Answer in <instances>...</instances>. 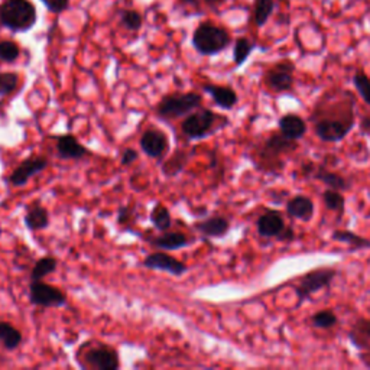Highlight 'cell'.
<instances>
[{
	"instance_id": "1",
	"label": "cell",
	"mask_w": 370,
	"mask_h": 370,
	"mask_svg": "<svg viewBox=\"0 0 370 370\" xmlns=\"http://www.w3.org/2000/svg\"><path fill=\"white\" fill-rule=\"evenodd\" d=\"M0 23L12 32H27L37 23V9L27 0H5L0 5Z\"/></svg>"
},
{
	"instance_id": "2",
	"label": "cell",
	"mask_w": 370,
	"mask_h": 370,
	"mask_svg": "<svg viewBox=\"0 0 370 370\" xmlns=\"http://www.w3.org/2000/svg\"><path fill=\"white\" fill-rule=\"evenodd\" d=\"M230 44V35L223 27L211 23H202L192 35V47L202 55L210 56L221 52Z\"/></svg>"
},
{
	"instance_id": "3",
	"label": "cell",
	"mask_w": 370,
	"mask_h": 370,
	"mask_svg": "<svg viewBox=\"0 0 370 370\" xmlns=\"http://www.w3.org/2000/svg\"><path fill=\"white\" fill-rule=\"evenodd\" d=\"M203 97L194 92L183 94H169L159 101L156 113L162 119H180L188 116L194 110L200 109Z\"/></svg>"
},
{
	"instance_id": "4",
	"label": "cell",
	"mask_w": 370,
	"mask_h": 370,
	"mask_svg": "<svg viewBox=\"0 0 370 370\" xmlns=\"http://www.w3.org/2000/svg\"><path fill=\"white\" fill-rule=\"evenodd\" d=\"M335 276L337 271L334 268H319L302 275L300 278V283L295 287L298 305L304 304L312 294L328 288Z\"/></svg>"
},
{
	"instance_id": "5",
	"label": "cell",
	"mask_w": 370,
	"mask_h": 370,
	"mask_svg": "<svg viewBox=\"0 0 370 370\" xmlns=\"http://www.w3.org/2000/svg\"><path fill=\"white\" fill-rule=\"evenodd\" d=\"M217 121L218 115H216L210 109H197L183 121L181 132L191 140L204 139L213 133Z\"/></svg>"
},
{
	"instance_id": "6",
	"label": "cell",
	"mask_w": 370,
	"mask_h": 370,
	"mask_svg": "<svg viewBox=\"0 0 370 370\" xmlns=\"http://www.w3.org/2000/svg\"><path fill=\"white\" fill-rule=\"evenodd\" d=\"M78 362L82 369L93 370H116L121 366L118 352L106 345H96L87 349Z\"/></svg>"
},
{
	"instance_id": "7",
	"label": "cell",
	"mask_w": 370,
	"mask_h": 370,
	"mask_svg": "<svg viewBox=\"0 0 370 370\" xmlns=\"http://www.w3.org/2000/svg\"><path fill=\"white\" fill-rule=\"evenodd\" d=\"M298 144L297 140L288 139L287 136L280 135H272L269 136L265 144L262 145V149L259 152L261 159L266 164L265 169L266 171H276L278 169V164L283 165L282 161L279 159V156L282 154H288V152H294L297 149Z\"/></svg>"
},
{
	"instance_id": "8",
	"label": "cell",
	"mask_w": 370,
	"mask_h": 370,
	"mask_svg": "<svg viewBox=\"0 0 370 370\" xmlns=\"http://www.w3.org/2000/svg\"><path fill=\"white\" fill-rule=\"evenodd\" d=\"M30 301L42 308H61L67 304V295L61 290L48 285L42 280H31Z\"/></svg>"
},
{
	"instance_id": "9",
	"label": "cell",
	"mask_w": 370,
	"mask_h": 370,
	"mask_svg": "<svg viewBox=\"0 0 370 370\" xmlns=\"http://www.w3.org/2000/svg\"><path fill=\"white\" fill-rule=\"evenodd\" d=\"M48 158L45 156H30L23 159L9 177V183L13 187H23L31 178L37 174L44 173L48 168Z\"/></svg>"
},
{
	"instance_id": "10",
	"label": "cell",
	"mask_w": 370,
	"mask_h": 370,
	"mask_svg": "<svg viewBox=\"0 0 370 370\" xmlns=\"http://www.w3.org/2000/svg\"><path fill=\"white\" fill-rule=\"evenodd\" d=\"M144 266L147 269L166 272V273L177 276V278H180L188 272V266L184 262H181L180 259L174 258V256H171L165 252H154V253L148 254L144 261Z\"/></svg>"
},
{
	"instance_id": "11",
	"label": "cell",
	"mask_w": 370,
	"mask_h": 370,
	"mask_svg": "<svg viewBox=\"0 0 370 370\" xmlns=\"http://www.w3.org/2000/svg\"><path fill=\"white\" fill-rule=\"evenodd\" d=\"M354 121H340L334 118H321L316 122V135L324 142H340L343 140L352 130Z\"/></svg>"
},
{
	"instance_id": "12",
	"label": "cell",
	"mask_w": 370,
	"mask_h": 370,
	"mask_svg": "<svg viewBox=\"0 0 370 370\" xmlns=\"http://www.w3.org/2000/svg\"><path fill=\"white\" fill-rule=\"evenodd\" d=\"M294 64L283 61L272 67L265 75V84L276 93L290 92L294 85Z\"/></svg>"
},
{
	"instance_id": "13",
	"label": "cell",
	"mask_w": 370,
	"mask_h": 370,
	"mask_svg": "<svg viewBox=\"0 0 370 370\" xmlns=\"http://www.w3.org/2000/svg\"><path fill=\"white\" fill-rule=\"evenodd\" d=\"M168 147L166 135L158 129H149L140 137V149L149 158H161L168 151Z\"/></svg>"
},
{
	"instance_id": "14",
	"label": "cell",
	"mask_w": 370,
	"mask_h": 370,
	"mask_svg": "<svg viewBox=\"0 0 370 370\" xmlns=\"http://www.w3.org/2000/svg\"><path fill=\"white\" fill-rule=\"evenodd\" d=\"M55 148L58 156L66 161H78L90 155L89 149L80 144L78 139L73 135H61L56 137Z\"/></svg>"
},
{
	"instance_id": "15",
	"label": "cell",
	"mask_w": 370,
	"mask_h": 370,
	"mask_svg": "<svg viewBox=\"0 0 370 370\" xmlns=\"http://www.w3.org/2000/svg\"><path fill=\"white\" fill-rule=\"evenodd\" d=\"M304 173L308 174L312 178H316V180H319L321 183H324L327 187H330L333 190H337V191H346L350 187L349 183L343 177H341L340 174L333 173V171L327 169L323 165L316 166V165L309 164V165H307L304 168Z\"/></svg>"
},
{
	"instance_id": "16",
	"label": "cell",
	"mask_w": 370,
	"mask_h": 370,
	"mask_svg": "<svg viewBox=\"0 0 370 370\" xmlns=\"http://www.w3.org/2000/svg\"><path fill=\"white\" fill-rule=\"evenodd\" d=\"M256 227H258V233L262 238H278L287 226L280 213L269 210L259 217Z\"/></svg>"
},
{
	"instance_id": "17",
	"label": "cell",
	"mask_w": 370,
	"mask_h": 370,
	"mask_svg": "<svg viewBox=\"0 0 370 370\" xmlns=\"http://www.w3.org/2000/svg\"><path fill=\"white\" fill-rule=\"evenodd\" d=\"M204 93L210 94L214 103L224 109V110H232L238 104V94L232 87L227 85H216V84H204L203 85Z\"/></svg>"
},
{
	"instance_id": "18",
	"label": "cell",
	"mask_w": 370,
	"mask_h": 370,
	"mask_svg": "<svg viewBox=\"0 0 370 370\" xmlns=\"http://www.w3.org/2000/svg\"><path fill=\"white\" fill-rule=\"evenodd\" d=\"M197 230L207 238H223L230 230V221L223 216L209 217L198 223Z\"/></svg>"
},
{
	"instance_id": "19",
	"label": "cell",
	"mask_w": 370,
	"mask_h": 370,
	"mask_svg": "<svg viewBox=\"0 0 370 370\" xmlns=\"http://www.w3.org/2000/svg\"><path fill=\"white\" fill-rule=\"evenodd\" d=\"M191 239L183 232H165L164 235L151 239V246L162 250H180L190 246Z\"/></svg>"
},
{
	"instance_id": "20",
	"label": "cell",
	"mask_w": 370,
	"mask_h": 370,
	"mask_svg": "<svg viewBox=\"0 0 370 370\" xmlns=\"http://www.w3.org/2000/svg\"><path fill=\"white\" fill-rule=\"evenodd\" d=\"M349 340L357 350L370 353V320H357L349 331Z\"/></svg>"
},
{
	"instance_id": "21",
	"label": "cell",
	"mask_w": 370,
	"mask_h": 370,
	"mask_svg": "<svg viewBox=\"0 0 370 370\" xmlns=\"http://www.w3.org/2000/svg\"><path fill=\"white\" fill-rule=\"evenodd\" d=\"M23 220H25V226L31 232L45 230L49 226V213L44 206L32 204L26 209Z\"/></svg>"
},
{
	"instance_id": "22",
	"label": "cell",
	"mask_w": 370,
	"mask_h": 370,
	"mask_svg": "<svg viewBox=\"0 0 370 370\" xmlns=\"http://www.w3.org/2000/svg\"><path fill=\"white\" fill-rule=\"evenodd\" d=\"M287 213L292 218L309 221L314 216V204L305 195H295L287 203Z\"/></svg>"
},
{
	"instance_id": "23",
	"label": "cell",
	"mask_w": 370,
	"mask_h": 370,
	"mask_svg": "<svg viewBox=\"0 0 370 370\" xmlns=\"http://www.w3.org/2000/svg\"><path fill=\"white\" fill-rule=\"evenodd\" d=\"M279 129L283 136L292 140H298L305 136L307 123L298 115L290 113V115H285L279 119Z\"/></svg>"
},
{
	"instance_id": "24",
	"label": "cell",
	"mask_w": 370,
	"mask_h": 370,
	"mask_svg": "<svg viewBox=\"0 0 370 370\" xmlns=\"http://www.w3.org/2000/svg\"><path fill=\"white\" fill-rule=\"evenodd\" d=\"M22 333L11 323L0 321V343L8 352L16 350L22 345Z\"/></svg>"
},
{
	"instance_id": "25",
	"label": "cell",
	"mask_w": 370,
	"mask_h": 370,
	"mask_svg": "<svg viewBox=\"0 0 370 370\" xmlns=\"http://www.w3.org/2000/svg\"><path fill=\"white\" fill-rule=\"evenodd\" d=\"M331 239L340 243L349 245L353 250H363V249H370V240L356 235L354 232L350 230H334L331 233Z\"/></svg>"
},
{
	"instance_id": "26",
	"label": "cell",
	"mask_w": 370,
	"mask_h": 370,
	"mask_svg": "<svg viewBox=\"0 0 370 370\" xmlns=\"http://www.w3.org/2000/svg\"><path fill=\"white\" fill-rule=\"evenodd\" d=\"M190 159V154L185 151H178L173 156H171L164 165H162V173L168 177H175L181 171L187 166Z\"/></svg>"
},
{
	"instance_id": "27",
	"label": "cell",
	"mask_w": 370,
	"mask_h": 370,
	"mask_svg": "<svg viewBox=\"0 0 370 370\" xmlns=\"http://www.w3.org/2000/svg\"><path fill=\"white\" fill-rule=\"evenodd\" d=\"M151 223L159 232H166L173 226V217L164 204H156L151 211Z\"/></svg>"
},
{
	"instance_id": "28",
	"label": "cell",
	"mask_w": 370,
	"mask_h": 370,
	"mask_svg": "<svg viewBox=\"0 0 370 370\" xmlns=\"http://www.w3.org/2000/svg\"><path fill=\"white\" fill-rule=\"evenodd\" d=\"M56 265H58V262L52 256H45V258L38 259L32 268L31 280H42L45 276L56 271Z\"/></svg>"
},
{
	"instance_id": "29",
	"label": "cell",
	"mask_w": 370,
	"mask_h": 370,
	"mask_svg": "<svg viewBox=\"0 0 370 370\" xmlns=\"http://www.w3.org/2000/svg\"><path fill=\"white\" fill-rule=\"evenodd\" d=\"M275 11L273 0H254L253 19L258 26H264Z\"/></svg>"
},
{
	"instance_id": "30",
	"label": "cell",
	"mask_w": 370,
	"mask_h": 370,
	"mask_svg": "<svg viewBox=\"0 0 370 370\" xmlns=\"http://www.w3.org/2000/svg\"><path fill=\"white\" fill-rule=\"evenodd\" d=\"M323 202L326 204V207L331 211H337V213H343L345 207H346V200L345 197L341 195L340 191L328 188L323 192Z\"/></svg>"
},
{
	"instance_id": "31",
	"label": "cell",
	"mask_w": 370,
	"mask_h": 370,
	"mask_svg": "<svg viewBox=\"0 0 370 370\" xmlns=\"http://www.w3.org/2000/svg\"><path fill=\"white\" fill-rule=\"evenodd\" d=\"M254 48V44L250 42L247 38H239L235 44V48H233V60H235V64L238 67L243 66L246 63V60L249 58V55L252 54Z\"/></svg>"
},
{
	"instance_id": "32",
	"label": "cell",
	"mask_w": 370,
	"mask_h": 370,
	"mask_svg": "<svg viewBox=\"0 0 370 370\" xmlns=\"http://www.w3.org/2000/svg\"><path fill=\"white\" fill-rule=\"evenodd\" d=\"M338 323L337 316L334 314L333 311L330 309H324V311H319L317 314L312 316L311 319V324L314 326L316 328H323V330H328L335 327Z\"/></svg>"
},
{
	"instance_id": "33",
	"label": "cell",
	"mask_w": 370,
	"mask_h": 370,
	"mask_svg": "<svg viewBox=\"0 0 370 370\" xmlns=\"http://www.w3.org/2000/svg\"><path fill=\"white\" fill-rule=\"evenodd\" d=\"M19 55H20V49L13 41L0 42V61L12 64L19 58Z\"/></svg>"
},
{
	"instance_id": "34",
	"label": "cell",
	"mask_w": 370,
	"mask_h": 370,
	"mask_svg": "<svg viewBox=\"0 0 370 370\" xmlns=\"http://www.w3.org/2000/svg\"><path fill=\"white\" fill-rule=\"evenodd\" d=\"M18 74L16 73H0V97L13 93L18 87Z\"/></svg>"
},
{
	"instance_id": "35",
	"label": "cell",
	"mask_w": 370,
	"mask_h": 370,
	"mask_svg": "<svg viewBox=\"0 0 370 370\" xmlns=\"http://www.w3.org/2000/svg\"><path fill=\"white\" fill-rule=\"evenodd\" d=\"M353 82L362 99L366 101L367 106H370V78L363 73H356L353 77Z\"/></svg>"
},
{
	"instance_id": "36",
	"label": "cell",
	"mask_w": 370,
	"mask_h": 370,
	"mask_svg": "<svg viewBox=\"0 0 370 370\" xmlns=\"http://www.w3.org/2000/svg\"><path fill=\"white\" fill-rule=\"evenodd\" d=\"M121 22L128 31H139L142 27V16L136 11H123Z\"/></svg>"
},
{
	"instance_id": "37",
	"label": "cell",
	"mask_w": 370,
	"mask_h": 370,
	"mask_svg": "<svg viewBox=\"0 0 370 370\" xmlns=\"http://www.w3.org/2000/svg\"><path fill=\"white\" fill-rule=\"evenodd\" d=\"M41 2L47 6V9L52 13H61L67 11L70 0H41Z\"/></svg>"
},
{
	"instance_id": "38",
	"label": "cell",
	"mask_w": 370,
	"mask_h": 370,
	"mask_svg": "<svg viewBox=\"0 0 370 370\" xmlns=\"http://www.w3.org/2000/svg\"><path fill=\"white\" fill-rule=\"evenodd\" d=\"M137 158H139L137 151H136V149H132V148H128V149H125L123 154H122L121 164H122L123 166H130V165H133V164L137 161Z\"/></svg>"
},
{
	"instance_id": "39",
	"label": "cell",
	"mask_w": 370,
	"mask_h": 370,
	"mask_svg": "<svg viewBox=\"0 0 370 370\" xmlns=\"http://www.w3.org/2000/svg\"><path fill=\"white\" fill-rule=\"evenodd\" d=\"M130 217H132V210L129 207H122L119 210V216H118V221L121 224H125L128 221H130Z\"/></svg>"
},
{
	"instance_id": "40",
	"label": "cell",
	"mask_w": 370,
	"mask_h": 370,
	"mask_svg": "<svg viewBox=\"0 0 370 370\" xmlns=\"http://www.w3.org/2000/svg\"><path fill=\"white\" fill-rule=\"evenodd\" d=\"M278 239L282 240V242H291L294 239V232H292L291 227H285V229H283V232L278 236Z\"/></svg>"
},
{
	"instance_id": "41",
	"label": "cell",
	"mask_w": 370,
	"mask_h": 370,
	"mask_svg": "<svg viewBox=\"0 0 370 370\" xmlns=\"http://www.w3.org/2000/svg\"><path fill=\"white\" fill-rule=\"evenodd\" d=\"M180 2H183V4H185V5H195V4L198 2V0H180Z\"/></svg>"
},
{
	"instance_id": "42",
	"label": "cell",
	"mask_w": 370,
	"mask_h": 370,
	"mask_svg": "<svg viewBox=\"0 0 370 370\" xmlns=\"http://www.w3.org/2000/svg\"><path fill=\"white\" fill-rule=\"evenodd\" d=\"M4 362H5V360H4V357H2V356H0V364H2Z\"/></svg>"
}]
</instances>
